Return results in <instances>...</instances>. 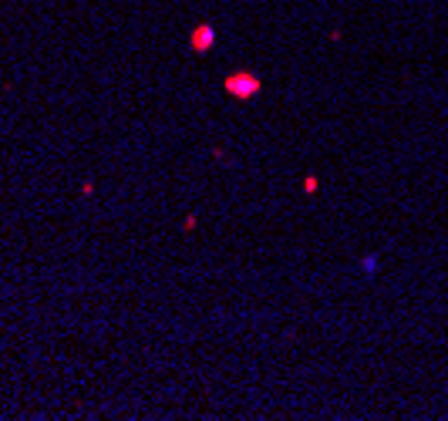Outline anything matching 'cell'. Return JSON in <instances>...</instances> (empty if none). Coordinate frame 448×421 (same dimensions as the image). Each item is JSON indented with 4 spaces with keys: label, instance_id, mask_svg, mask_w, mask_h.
Instances as JSON below:
<instances>
[{
    "label": "cell",
    "instance_id": "obj_1",
    "mask_svg": "<svg viewBox=\"0 0 448 421\" xmlns=\"http://www.w3.org/2000/svg\"><path fill=\"white\" fill-rule=\"evenodd\" d=\"M226 91H230L233 98H253V95L260 91V78H256V75H250V71L230 75V78H226Z\"/></svg>",
    "mask_w": 448,
    "mask_h": 421
},
{
    "label": "cell",
    "instance_id": "obj_2",
    "mask_svg": "<svg viewBox=\"0 0 448 421\" xmlns=\"http://www.w3.org/2000/svg\"><path fill=\"white\" fill-rule=\"evenodd\" d=\"M212 44H216V30H212L209 24H199L196 27V30H192V37H189V48H192V51H209Z\"/></svg>",
    "mask_w": 448,
    "mask_h": 421
}]
</instances>
